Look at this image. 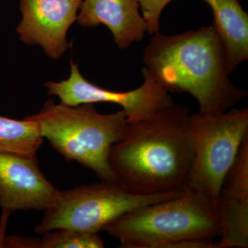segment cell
Returning a JSON list of instances; mask_svg holds the SVG:
<instances>
[{
  "mask_svg": "<svg viewBox=\"0 0 248 248\" xmlns=\"http://www.w3.org/2000/svg\"><path fill=\"white\" fill-rule=\"evenodd\" d=\"M43 139L34 121L27 117L16 120L0 116V153L34 157Z\"/></svg>",
  "mask_w": 248,
  "mask_h": 248,
  "instance_id": "cell-13",
  "label": "cell"
},
{
  "mask_svg": "<svg viewBox=\"0 0 248 248\" xmlns=\"http://www.w3.org/2000/svg\"><path fill=\"white\" fill-rule=\"evenodd\" d=\"M177 190L139 195L117 183L102 182L60 191L34 231L41 235L60 229L98 234L119 217L151 204L177 197Z\"/></svg>",
  "mask_w": 248,
  "mask_h": 248,
  "instance_id": "cell-5",
  "label": "cell"
},
{
  "mask_svg": "<svg viewBox=\"0 0 248 248\" xmlns=\"http://www.w3.org/2000/svg\"><path fill=\"white\" fill-rule=\"evenodd\" d=\"M220 196L248 200V135L241 143L234 162L227 173Z\"/></svg>",
  "mask_w": 248,
  "mask_h": 248,
  "instance_id": "cell-15",
  "label": "cell"
},
{
  "mask_svg": "<svg viewBox=\"0 0 248 248\" xmlns=\"http://www.w3.org/2000/svg\"><path fill=\"white\" fill-rule=\"evenodd\" d=\"M83 0H21L22 19L17 28L25 45L40 46L58 60L69 48L66 36L76 22Z\"/></svg>",
  "mask_w": 248,
  "mask_h": 248,
  "instance_id": "cell-9",
  "label": "cell"
},
{
  "mask_svg": "<svg viewBox=\"0 0 248 248\" xmlns=\"http://www.w3.org/2000/svg\"><path fill=\"white\" fill-rule=\"evenodd\" d=\"M172 0H138L139 4L146 21L147 32L155 35L159 30V19L165 7Z\"/></svg>",
  "mask_w": 248,
  "mask_h": 248,
  "instance_id": "cell-16",
  "label": "cell"
},
{
  "mask_svg": "<svg viewBox=\"0 0 248 248\" xmlns=\"http://www.w3.org/2000/svg\"><path fill=\"white\" fill-rule=\"evenodd\" d=\"M27 117L37 124L41 136L67 160L91 170L102 182L117 183L109 155L130 125L123 110L101 114L93 104L71 107L48 100L40 112Z\"/></svg>",
  "mask_w": 248,
  "mask_h": 248,
  "instance_id": "cell-3",
  "label": "cell"
},
{
  "mask_svg": "<svg viewBox=\"0 0 248 248\" xmlns=\"http://www.w3.org/2000/svg\"><path fill=\"white\" fill-rule=\"evenodd\" d=\"M203 1L213 10V26L224 47L231 74L248 58V14L238 0Z\"/></svg>",
  "mask_w": 248,
  "mask_h": 248,
  "instance_id": "cell-11",
  "label": "cell"
},
{
  "mask_svg": "<svg viewBox=\"0 0 248 248\" xmlns=\"http://www.w3.org/2000/svg\"><path fill=\"white\" fill-rule=\"evenodd\" d=\"M60 190L39 167L36 156L0 153V207L3 215L0 241L5 236L8 217L17 210L45 211Z\"/></svg>",
  "mask_w": 248,
  "mask_h": 248,
  "instance_id": "cell-8",
  "label": "cell"
},
{
  "mask_svg": "<svg viewBox=\"0 0 248 248\" xmlns=\"http://www.w3.org/2000/svg\"><path fill=\"white\" fill-rule=\"evenodd\" d=\"M143 61L168 92L193 96L200 112H226L248 95L229 79L224 47L213 25L172 36L156 32L145 49Z\"/></svg>",
  "mask_w": 248,
  "mask_h": 248,
  "instance_id": "cell-2",
  "label": "cell"
},
{
  "mask_svg": "<svg viewBox=\"0 0 248 248\" xmlns=\"http://www.w3.org/2000/svg\"><path fill=\"white\" fill-rule=\"evenodd\" d=\"M190 115L187 108L173 103L130 124L109 155L117 184L139 195L183 190L195 156Z\"/></svg>",
  "mask_w": 248,
  "mask_h": 248,
  "instance_id": "cell-1",
  "label": "cell"
},
{
  "mask_svg": "<svg viewBox=\"0 0 248 248\" xmlns=\"http://www.w3.org/2000/svg\"><path fill=\"white\" fill-rule=\"evenodd\" d=\"M103 231L122 248H170L190 239H213L221 228L216 208L203 195L183 191L170 200L133 210Z\"/></svg>",
  "mask_w": 248,
  "mask_h": 248,
  "instance_id": "cell-4",
  "label": "cell"
},
{
  "mask_svg": "<svg viewBox=\"0 0 248 248\" xmlns=\"http://www.w3.org/2000/svg\"><path fill=\"white\" fill-rule=\"evenodd\" d=\"M221 228L217 248L248 247V200L220 196L216 207Z\"/></svg>",
  "mask_w": 248,
  "mask_h": 248,
  "instance_id": "cell-12",
  "label": "cell"
},
{
  "mask_svg": "<svg viewBox=\"0 0 248 248\" xmlns=\"http://www.w3.org/2000/svg\"><path fill=\"white\" fill-rule=\"evenodd\" d=\"M195 156L183 191L201 194L215 208L225 178L241 143L248 135V109L219 112H200L189 117Z\"/></svg>",
  "mask_w": 248,
  "mask_h": 248,
  "instance_id": "cell-6",
  "label": "cell"
},
{
  "mask_svg": "<svg viewBox=\"0 0 248 248\" xmlns=\"http://www.w3.org/2000/svg\"><path fill=\"white\" fill-rule=\"evenodd\" d=\"M42 237H28L27 248H102L104 243L98 234L60 229L42 234Z\"/></svg>",
  "mask_w": 248,
  "mask_h": 248,
  "instance_id": "cell-14",
  "label": "cell"
},
{
  "mask_svg": "<svg viewBox=\"0 0 248 248\" xmlns=\"http://www.w3.org/2000/svg\"><path fill=\"white\" fill-rule=\"evenodd\" d=\"M139 7L138 0H83L77 20L84 27L107 26L116 45L126 48L141 41L147 32Z\"/></svg>",
  "mask_w": 248,
  "mask_h": 248,
  "instance_id": "cell-10",
  "label": "cell"
},
{
  "mask_svg": "<svg viewBox=\"0 0 248 248\" xmlns=\"http://www.w3.org/2000/svg\"><path fill=\"white\" fill-rule=\"evenodd\" d=\"M144 82L138 89L128 92H116L102 89L81 76L78 65L71 62V76L60 82L45 84L50 95L60 98L62 104L77 107L85 104L112 103L122 108L129 124L144 120L155 112L173 104L172 97L155 79L146 68Z\"/></svg>",
  "mask_w": 248,
  "mask_h": 248,
  "instance_id": "cell-7",
  "label": "cell"
}]
</instances>
